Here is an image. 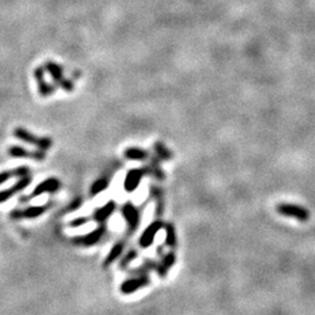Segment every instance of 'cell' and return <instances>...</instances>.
Here are the masks:
<instances>
[{"label": "cell", "instance_id": "cell-18", "mask_svg": "<svg viewBox=\"0 0 315 315\" xmlns=\"http://www.w3.org/2000/svg\"><path fill=\"white\" fill-rule=\"evenodd\" d=\"M165 230H166V243L170 248H175L178 245V238H176V231L174 225L171 223L165 224Z\"/></svg>", "mask_w": 315, "mask_h": 315}, {"label": "cell", "instance_id": "cell-17", "mask_svg": "<svg viewBox=\"0 0 315 315\" xmlns=\"http://www.w3.org/2000/svg\"><path fill=\"white\" fill-rule=\"evenodd\" d=\"M124 155L126 159L130 160H145L148 158V152H146L141 148L130 147L128 149H125Z\"/></svg>", "mask_w": 315, "mask_h": 315}, {"label": "cell", "instance_id": "cell-6", "mask_svg": "<svg viewBox=\"0 0 315 315\" xmlns=\"http://www.w3.org/2000/svg\"><path fill=\"white\" fill-rule=\"evenodd\" d=\"M165 226V224L163 223V221H154L153 223L149 224L147 228L144 230V232L141 233V236L139 238V245L140 248L143 249H147L151 247L154 242V237L158 232L160 231Z\"/></svg>", "mask_w": 315, "mask_h": 315}, {"label": "cell", "instance_id": "cell-23", "mask_svg": "<svg viewBox=\"0 0 315 315\" xmlns=\"http://www.w3.org/2000/svg\"><path fill=\"white\" fill-rule=\"evenodd\" d=\"M88 221L89 220H88L87 217H78V218H75V220H72L70 223H69V225L72 226V228H78V226L87 224Z\"/></svg>", "mask_w": 315, "mask_h": 315}, {"label": "cell", "instance_id": "cell-4", "mask_svg": "<svg viewBox=\"0 0 315 315\" xmlns=\"http://www.w3.org/2000/svg\"><path fill=\"white\" fill-rule=\"evenodd\" d=\"M60 187H61L60 180H57L56 178L47 179L37 184V186L35 187V189H34V191L29 198L40 196V195L45 194V193H56V191L60 189ZM29 198H21L20 202H28L27 200H28Z\"/></svg>", "mask_w": 315, "mask_h": 315}, {"label": "cell", "instance_id": "cell-13", "mask_svg": "<svg viewBox=\"0 0 315 315\" xmlns=\"http://www.w3.org/2000/svg\"><path fill=\"white\" fill-rule=\"evenodd\" d=\"M175 262H176V255L174 252H170L164 257L161 263L155 265L154 270L158 272V274H159L161 278H165V277L167 275L168 271H170L173 265L175 264Z\"/></svg>", "mask_w": 315, "mask_h": 315}, {"label": "cell", "instance_id": "cell-14", "mask_svg": "<svg viewBox=\"0 0 315 315\" xmlns=\"http://www.w3.org/2000/svg\"><path fill=\"white\" fill-rule=\"evenodd\" d=\"M34 75H35V78L37 80V84H39V91L42 96H48V95H51V94H53L54 91H55V87L51 86V84H48L45 81V70L44 69L37 68L35 72H34Z\"/></svg>", "mask_w": 315, "mask_h": 315}, {"label": "cell", "instance_id": "cell-11", "mask_svg": "<svg viewBox=\"0 0 315 315\" xmlns=\"http://www.w3.org/2000/svg\"><path fill=\"white\" fill-rule=\"evenodd\" d=\"M114 210H116V203H114V201H112V200H110L106 205L95 210L94 215H92V218H94V221L97 222L98 224H104V222L114 213Z\"/></svg>", "mask_w": 315, "mask_h": 315}, {"label": "cell", "instance_id": "cell-19", "mask_svg": "<svg viewBox=\"0 0 315 315\" xmlns=\"http://www.w3.org/2000/svg\"><path fill=\"white\" fill-rule=\"evenodd\" d=\"M107 186H109V181L105 178L97 179L96 181L91 184L90 187V196H96V195L101 194L102 191H104Z\"/></svg>", "mask_w": 315, "mask_h": 315}, {"label": "cell", "instance_id": "cell-5", "mask_svg": "<svg viewBox=\"0 0 315 315\" xmlns=\"http://www.w3.org/2000/svg\"><path fill=\"white\" fill-rule=\"evenodd\" d=\"M46 69H47V71L52 75L53 81H55L61 88H63L66 91H72V89H74V84H72V82H70V81L63 77V70L59 64L49 61V62L46 63Z\"/></svg>", "mask_w": 315, "mask_h": 315}, {"label": "cell", "instance_id": "cell-12", "mask_svg": "<svg viewBox=\"0 0 315 315\" xmlns=\"http://www.w3.org/2000/svg\"><path fill=\"white\" fill-rule=\"evenodd\" d=\"M11 156L13 158H29V159L34 160H44L46 158V154L44 151H28V149H25L20 147V146H12L9 149Z\"/></svg>", "mask_w": 315, "mask_h": 315}, {"label": "cell", "instance_id": "cell-3", "mask_svg": "<svg viewBox=\"0 0 315 315\" xmlns=\"http://www.w3.org/2000/svg\"><path fill=\"white\" fill-rule=\"evenodd\" d=\"M105 230L104 224H99L98 228L94 231L87 233V235L72 238V243L76 245H82V247H91V245L97 244L101 241V238L104 236Z\"/></svg>", "mask_w": 315, "mask_h": 315}, {"label": "cell", "instance_id": "cell-10", "mask_svg": "<svg viewBox=\"0 0 315 315\" xmlns=\"http://www.w3.org/2000/svg\"><path fill=\"white\" fill-rule=\"evenodd\" d=\"M30 181H32V179H30L29 176H24V178H20V180H19L15 184H13L12 187L9 188V189L0 191V203L6 202L7 200H10L14 194H17L18 191L24 190L25 188L29 186Z\"/></svg>", "mask_w": 315, "mask_h": 315}, {"label": "cell", "instance_id": "cell-25", "mask_svg": "<svg viewBox=\"0 0 315 315\" xmlns=\"http://www.w3.org/2000/svg\"><path fill=\"white\" fill-rule=\"evenodd\" d=\"M82 202H83V201H82V199H77V200H75V201L71 203V206L69 207V211H71V210L74 211V210L77 209L78 207H80L81 205H82Z\"/></svg>", "mask_w": 315, "mask_h": 315}, {"label": "cell", "instance_id": "cell-21", "mask_svg": "<svg viewBox=\"0 0 315 315\" xmlns=\"http://www.w3.org/2000/svg\"><path fill=\"white\" fill-rule=\"evenodd\" d=\"M136 257H137V252H136V251H133V250H132V251H130V252L128 253V255L125 256V258L122 260L121 267H122V268H125V267H126V265L130 264V263L132 262V260L136 259Z\"/></svg>", "mask_w": 315, "mask_h": 315}, {"label": "cell", "instance_id": "cell-24", "mask_svg": "<svg viewBox=\"0 0 315 315\" xmlns=\"http://www.w3.org/2000/svg\"><path fill=\"white\" fill-rule=\"evenodd\" d=\"M29 172H30L29 168H27V167L15 168V170H14L15 178H24V176H28Z\"/></svg>", "mask_w": 315, "mask_h": 315}, {"label": "cell", "instance_id": "cell-2", "mask_svg": "<svg viewBox=\"0 0 315 315\" xmlns=\"http://www.w3.org/2000/svg\"><path fill=\"white\" fill-rule=\"evenodd\" d=\"M14 137L18 138V139L22 140V141H25V143L33 144L34 146H37V147L42 149V151H46V149L51 148L52 144H53L52 139H49V138H37L35 136H33L32 133H29L28 131H26V130L21 129V128H18V129L14 130Z\"/></svg>", "mask_w": 315, "mask_h": 315}, {"label": "cell", "instance_id": "cell-22", "mask_svg": "<svg viewBox=\"0 0 315 315\" xmlns=\"http://www.w3.org/2000/svg\"><path fill=\"white\" fill-rule=\"evenodd\" d=\"M14 170L13 171H6V172H2L0 173V184L5 183L7 180L14 178Z\"/></svg>", "mask_w": 315, "mask_h": 315}, {"label": "cell", "instance_id": "cell-20", "mask_svg": "<svg viewBox=\"0 0 315 315\" xmlns=\"http://www.w3.org/2000/svg\"><path fill=\"white\" fill-rule=\"evenodd\" d=\"M154 151L156 153V155L160 158V159L164 160H170L172 159V152L168 149L166 146L163 145L161 143H155L154 144Z\"/></svg>", "mask_w": 315, "mask_h": 315}, {"label": "cell", "instance_id": "cell-15", "mask_svg": "<svg viewBox=\"0 0 315 315\" xmlns=\"http://www.w3.org/2000/svg\"><path fill=\"white\" fill-rule=\"evenodd\" d=\"M123 251H124V243H123V242H119V243L114 244L113 248L110 250L109 253H107L104 263H103L104 267L110 266V265L112 264L113 262H116L119 257H121Z\"/></svg>", "mask_w": 315, "mask_h": 315}, {"label": "cell", "instance_id": "cell-16", "mask_svg": "<svg viewBox=\"0 0 315 315\" xmlns=\"http://www.w3.org/2000/svg\"><path fill=\"white\" fill-rule=\"evenodd\" d=\"M51 207V203L45 206H33V207H28L24 210H21V215L22 218H35L41 216L42 214H45L47 209Z\"/></svg>", "mask_w": 315, "mask_h": 315}, {"label": "cell", "instance_id": "cell-7", "mask_svg": "<svg viewBox=\"0 0 315 315\" xmlns=\"http://www.w3.org/2000/svg\"><path fill=\"white\" fill-rule=\"evenodd\" d=\"M122 214L124 216L126 223L129 225V229L134 231L140 223V211L133 205L132 202H128L123 206Z\"/></svg>", "mask_w": 315, "mask_h": 315}, {"label": "cell", "instance_id": "cell-1", "mask_svg": "<svg viewBox=\"0 0 315 315\" xmlns=\"http://www.w3.org/2000/svg\"><path fill=\"white\" fill-rule=\"evenodd\" d=\"M277 213L285 217H292L299 222H307L310 217L309 210L305 207L293 203H279L275 207Z\"/></svg>", "mask_w": 315, "mask_h": 315}, {"label": "cell", "instance_id": "cell-8", "mask_svg": "<svg viewBox=\"0 0 315 315\" xmlns=\"http://www.w3.org/2000/svg\"><path fill=\"white\" fill-rule=\"evenodd\" d=\"M149 283H151L149 277L144 273L141 274V277H139V278H132L125 280V282L122 284L121 291L122 293L124 294H131L133 292L143 289L145 286H148Z\"/></svg>", "mask_w": 315, "mask_h": 315}, {"label": "cell", "instance_id": "cell-9", "mask_svg": "<svg viewBox=\"0 0 315 315\" xmlns=\"http://www.w3.org/2000/svg\"><path fill=\"white\" fill-rule=\"evenodd\" d=\"M146 174V170H131L125 176L124 180V189L128 191V193H133L134 190L137 189L138 186L140 184L141 179Z\"/></svg>", "mask_w": 315, "mask_h": 315}]
</instances>
